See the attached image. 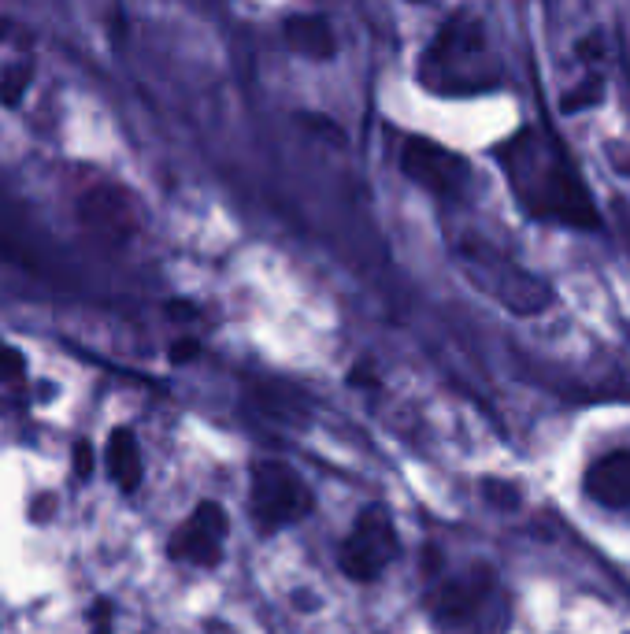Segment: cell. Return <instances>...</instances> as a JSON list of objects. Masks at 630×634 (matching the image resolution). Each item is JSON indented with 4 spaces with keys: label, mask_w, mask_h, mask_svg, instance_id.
<instances>
[{
    "label": "cell",
    "mask_w": 630,
    "mask_h": 634,
    "mask_svg": "<svg viewBox=\"0 0 630 634\" xmlns=\"http://www.w3.org/2000/svg\"><path fill=\"white\" fill-rule=\"evenodd\" d=\"M423 78L438 93H479V89H490L497 82V67H493L482 23H475L471 15H456L453 23L441 26L438 41L427 52Z\"/></svg>",
    "instance_id": "obj_2"
},
{
    "label": "cell",
    "mask_w": 630,
    "mask_h": 634,
    "mask_svg": "<svg viewBox=\"0 0 630 634\" xmlns=\"http://www.w3.org/2000/svg\"><path fill=\"white\" fill-rule=\"evenodd\" d=\"M464 256H467V264H471L467 267L471 279L479 282L493 301H501L508 312H516V316H538V312H545V308L553 305V290H549L538 275H530L527 267H519L516 260H508V256L490 249V245L467 241Z\"/></svg>",
    "instance_id": "obj_3"
},
{
    "label": "cell",
    "mask_w": 630,
    "mask_h": 634,
    "mask_svg": "<svg viewBox=\"0 0 630 634\" xmlns=\"http://www.w3.org/2000/svg\"><path fill=\"white\" fill-rule=\"evenodd\" d=\"M282 38L293 52H301L308 60H334L338 52V38H334V26L323 15H293Z\"/></svg>",
    "instance_id": "obj_10"
},
{
    "label": "cell",
    "mask_w": 630,
    "mask_h": 634,
    "mask_svg": "<svg viewBox=\"0 0 630 634\" xmlns=\"http://www.w3.org/2000/svg\"><path fill=\"white\" fill-rule=\"evenodd\" d=\"M497 594V583L486 568H475L467 575H456L449 583L441 586L438 601H434V612H438L445 623H467V620H479L482 609L493 601Z\"/></svg>",
    "instance_id": "obj_8"
},
{
    "label": "cell",
    "mask_w": 630,
    "mask_h": 634,
    "mask_svg": "<svg viewBox=\"0 0 630 634\" xmlns=\"http://www.w3.org/2000/svg\"><path fill=\"white\" fill-rule=\"evenodd\" d=\"M401 167L408 171V178H416L423 190L438 193V197H460L467 186V160L464 156L449 153L445 145L427 138H408L401 153Z\"/></svg>",
    "instance_id": "obj_6"
},
{
    "label": "cell",
    "mask_w": 630,
    "mask_h": 634,
    "mask_svg": "<svg viewBox=\"0 0 630 634\" xmlns=\"http://www.w3.org/2000/svg\"><path fill=\"white\" fill-rule=\"evenodd\" d=\"M308 512H312V494L290 464L260 460L252 468V520L260 523V531L301 523Z\"/></svg>",
    "instance_id": "obj_4"
},
{
    "label": "cell",
    "mask_w": 630,
    "mask_h": 634,
    "mask_svg": "<svg viewBox=\"0 0 630 634\" xmlns=\"http://www.w3.org/2000/svg\"><path fill=\"white\" fill-rule=\"evenodd\" d=\"M197 353H201V345L197 342H175L171 345V360H175V364H186V360H193Z\"/></svg>",
    "instance_id": "obj_15"
},
{
    "label": "cell",
    "mask_w": 630,
    "mask_h": 634,
    "mask_svg": "<svg viewBox=\"0 0 630 634\" xmlns=\"http://www.w3.org/2000/svg\"><path fill=\"white\" fill-rule=\"evenodd\" d=\"M75 475H78V479L93 475V445H89V442L75 445Z\"/></svg>",
    "instance_id": "obj_14"
},
{
    "label": "cell",
    "mask_w": 630,
    "mask_h": 634,
    "mask_svg": "<svg viewBox=\"0 0 630 634\" xmlns=\"http://www.w3.org/2000/svg\"><path fill=\"white\" fill-rule=\"evenodd\" d=\"M582 490L605 508H630V449H608L582 475Z\"/></svg>",
    "instance_id": "obj_9"
},
{
    "label": "cell",
    "mask_w": 630,
    "mask_h": 634,
    "mask_svg": "<svg viewBox=\"0 0 630 634\" xmlns=\"http://www.w3.org/2000/svg\"><path fill=\"white\" fill-rule=\"evenodd\" d=\"M508 186L523 204V212L538 223H553L567 230H597L601 212L593 204L582 175L575 171L564 145L538 127L519 130L497 149Z\"/></svg>",
    "instance_id": "obj_1"
},
{
    "label": "cell",
    "mask_w": 630,
    "mask_h": 634,
    "mask_svg": "<svg viewBox=\"0 0 630 634\" xmlns=\"http://www.w3.org/2000/svg\"><path fill=\"white\" fill-rule=\"evenodd\" d=\"M26 371V360L19 349H12V345L0 342V382H12V379H23Z\"/></svg>",
    "instance_id": "obj_13"
},
{
    "label": "cell",
    "mask_w": 630,
    "mask_h": 634,
    "mask_svg": "<svg viewBox=\"0 0 630 634\" xmlns=\"http://www.w3.org/2000/svg\"><path fill=\"white\" fill-rule=\"evenodd\" d=\"M397 549H401V542H397L390 512L371 505L356 516L353 534L341 546V571L353 583H375L378 575L386 571V564L397 557Z\"/></svg>",
    "instance_id": "obj_5"
},
{
    "label": "cell",
    "mask_w": 630,
    "mask_h": 634,
    "mask_svg": "<svg viewBox=\"0 0 630 634\" xmlns=\"http://www.w3.org/2000/svg\"><path fill=\"white\" fill-rule=\"evenodd\" d=\"M108 471H112L115 486L123 490V494H134L141 486V453H138V442H134V431H112L108 438Z\"/></svg>",
    "instance_id": "obj_11"
},
{
    "label": "cell",
    "mask_w": 630,
    "mask_h": 634,
    "mask_svg": "<svg viewBox=\"0 0 630 634\" xmlns=\"http://www.w3.org/2000/svg\"><path fill=\"white\" fill-rule=\"evenodd\" d=\"M227 512L219 501H201L193 508V516L186 520V527H178V534L171 538V557L189 560L197 568H215L223 560V538H227Z\"/></svg>",
    "instance_id": "obj_7"
},
{
    "label": "cell",
    "mask_w": 630,
    "mask_h": 634,
    "mask_svg": "<svg viewBox=\"0 0 630 634\" xmlns=\"http://www.w3.org/2000/svg\"><path fill=\"white\" fill-rule=\"evenodd\" d=\"M30 78H34V67L30 64H15L4 71V78H0V104H19L23 101L26 86H30Z\"/></svg>",
    "instance_id": "obj_12"
}]
</instances>
